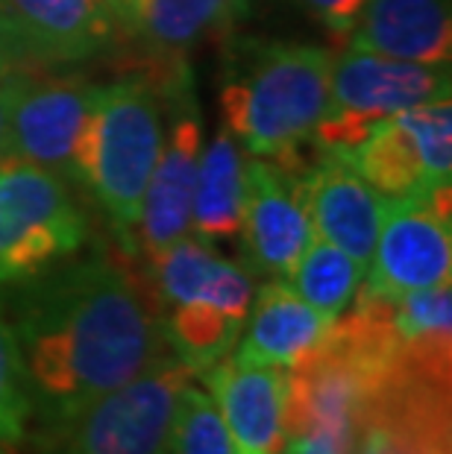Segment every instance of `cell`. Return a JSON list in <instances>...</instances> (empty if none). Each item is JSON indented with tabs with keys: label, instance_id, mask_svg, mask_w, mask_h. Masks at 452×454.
<instances>
[{
	"label": "cell",
	"instance_id": "1",
	"mask_svg": "<svg viewBox=\"0 0 452 454\" xmlns=\"http://www.w3.org/2000/svg\"><path fill=\"white\" fill-rule=\"evenodd\" d=\"M132 255L98 253L24 282L12 328L38 428L71 419L170 355L165 305Z\"/></svg>",
	"mask_w": 452,
	"mask_h": 454
},
{
	"label": "cell",
	"instance_id": "2",
	"mask_svg": "<svg viewBox=\"0 0 452 454\" xmlns=\"http://www.w3.org/2000/svg\"><path fill=\"white\" fill-rule=\"evenodd\" d=\"M335 53L317 44H253L220 89V114L250 156L288 161L329 103Z\"/></svg>",
	"mask_w": 452,
	"mask_h": 454
},
{
	"label": "cell",
	"instance_id": "3",
	"mask_svg": "<svg viewBox=\"0 0 452 454\" xmlns=\"http://www.w3.org/2000/svg\"><path fill=\"white\" fill-rule=\"evenodd\" d=\"M177 82L139 74L100 85L76 138L74 182L89 188L100 202L130 255L144 191L165 144L162 94Z\"/></svg>",
	"mask_w": 452,
	"mask_h": 454
},
{
	"label": "cell",
	"instance_id": "4",
	"mask_svg": "<svg viewBox=\"0 0 452 454\" xmlns=\"http://www.w3.org/2000/svg\"><path fill=\"white\" fill-rule=\"evenodd\" d=\"M191 379L177 355L159 357L71 419L36 428L33 454H168L177 399Z\"/></svg>",
	"mask_w": 452,
	"mask_h": 454
},
{
	"label": "cell",
	"instance_id": "5",
	"mask_svg": "<svg viewBox=\"0 0 452 454\" xmlns=\"http://www.w3.org/2000/svg\"><path fill=\"white\" fill-rule=\"evenodd\" d=\"M449 98V65H417L347 47L332 62L329 103L312 132L317 153L347 159L382 121Z\"/></svg>",
	"mask_w": 452,
	"mask_h": 454
},
{
	"label": "cell",
	"instance_id": "6",
	"mask_svg": "<svg viewBox=\"0 0 452 454\" xmlns=\"http://www.w3.org/2000/svg\"><path fill=\"white\" fill-rule=\"evenodd\" d=\"M89 235L59 173L6 156L0 161V285H24L80 253Z\"/></svg>",
	"mask_w": 452,
	"mask_h": 454
},
{
	"label": "cell",
	"instance_id": "7",
	"mask_svg": "<svg viewBox=\"0 0 452 454\" xmlns=\"http://www.w3.org/2000/svg\"><path fill=\"white\" fill-rule=\"evenodd\" d=\"M347 161L388 202L423 200L449 185L452 103L432 100L382 121Z\"/></svg>",
	"mask_w": 452,
	"mask_h": 454
},
{
	"label": "cell",
	"instance_id": "8",
	"mask_svg": "<svg viewBox=\"0 0 452 454\" xmlns=\"http://www.w3.org/2000/svg\"><path fill=\"white\" fill-rule=\"evenodd\" d=\"M452 188L423 200L388 202L377 249L359 294L397 299L426 287L449 285L452 276Z\"/></svg>",
	"mask_w": 452,
	"mask_h": 454
},
{
	"label": "cell",
	"instance_id": "9",
	"mask_svg": "<svg viewBox=\"0 0 452 454\" xmlns=\"http://www.w3.org/2000/svg\"><path fill=\"white\" fill-rule=\"evenodd\" d=\"M305 170L274 159L244 164V267L267 278H288L312 244L314 226L305 206Z\"/></svg>",
	"mask_w": 452,
	"mask_h": 454
},
{
	"label": "cell",
	"instance_id": "10",
	"mask_svg": "<svg viewBox=\"0 0 452 454\" xmlns=\"http://www.w3.org/2000/svg\"><path fill=\"white\" fill-rule=\"evenodd\" d=\"M100 85L85 76L27 80L9 114V156L74 182V150Z\"/></svg>",
	"mask_w": 452,
	"mask_h": 454
},
{
	"label": "cell",
	"instance_id": "11",
	"mask_svg": "<svg viewBox=\"0 0 452 454\" xmlns=\"http://www.w3.org/2000/svg\"><path fill=\"white\" fill-rule=\"evenodd\" d=\"M197 379L215 399L235 454H288V370L226 355Z\"/></svg>",
	"mask_w": 452,
	"mask_h": 454
},
{
	"label": "cell",
	"instance_id": "12",
	"mask_svg": "<svg viewBox=\"0 0 452 454\" xmlns=\"http://www.w3.org/2000/svg\"><path fill=\"white\" fill-rule=\"evenodd\" d=\"M200 153H203V123L188 94L186 109L177 112L170 135L162 144L159 161L144 191L136 235H132V253H141L147 264L191 231Z\"/></svg>",
	"mask_w": 452,
	"mask_h": 454
},
{
	"label": "cell",
	"instance_id": "13",
	"mask_svg": "<svg viewBox=\"0 0 452 454\" xmlns=\"http://www.w3.org/2000/svg\"><path fill=\"white\" fill-rule=\"evenodd\" d=\"M314 235L344 249L368 276L388 200L373 191L347 159L321 153L303 179Z\"/></svg>",
	"mask_w": 452,
	"mask_h": 454
},
{
	"label": "cell",
	"instance_id": "14",
	"mask_svg": "<svg viewBox=\"0 0 452 454\" xmlns=\"http://www.w3.org/2000/svg\"><path fill=\"white\" fill-rule=\"evenodd\" d=\"M335 320L305 302L285 278H267L250 302L244 332L235 343V361L291 370L326 340Z\"/></svg>",
	"mask_w": 452,
	"mask_h": 454
},
{
	"label": "cell",
	"instance_id": "15",
	"mask_svg": "<svg viewBox=\"0 0 452 454\" xmlns=\"http://www.w3.org/2000/svg\"><path fill=\"white\" fill-rule=\"evenodd\" d=\"M30 59L74 65L106 51L115 21L103 0H0Z\"/></svg>",
	"mask_w": 452,
	"mask_h": 454
},
{
	"label": "cell",
	"instance_id": "16",
	"mask_svg": "<svg viewBox=\"0 0 452 454\" xmlns=\"http://www.w3.org/2000/svg\"><path fill=\"white\" fill-rule=\"evenodd\" d=\"M150 282L162 305L209 302L247 320L253 302V273L244 264L215 253L194 235L179 238L147 264Z\"/></svg>",
	"mask_w": 452,
	"mask_h": 454
},
{
	"label": "cell",
	"instance_id": "17",
	"mask_svg": "<svg viewBox=\"0 0 452 454\" xmlns=\"http://www.w3.org/2000/svg\"><path fill=\"white\" fill-rule=\"evenodd\" d=\"M350 47L417 65H449V0H368L350 30Z\"/></svg>",
	"mask_w": 452,
	"mask_h": 454
},
{
	"label": "cell",
	"instance_id": "18",
	"mask_svg": "<svg viewBox=\"0 0 452 454\" xmlns=\"http://www.w3.org/2000/svg\"><path fill=\"white\" fill-rule=\"evenodd\" d=\"M244 217V161L238 141L220 127L209 147L200 153L194 202H191V231L194 238L229 240L242 231Z\"/></svg>",
	"mask_w": 452,
	"mask_h": 454
},
{
	"label": "cell",
	"instance_id": "19",
	"mask_svg": "<svg viewBox=\"0 0 452 454\" xmlns=\"http://www.w3.org/2000/svg\"><path fill=\"white\" fill-rule=\"evenodd\" d=\"M247 0H144L130 33H139L159 59H179L203 38L229 33Z\"/></svg>",
	"mask_w": 452,
	"mask_h": 454
},
{
	"label": "cell",
	"instance_id": "20",
	"mask_svg": "<svg viewBox=\"0 0 452 454\" xmlns=\"http://www.w3.org/2000/svg\"><path fill=\"white\" fill-rule=\"evenodd\" d=\"M285 282L291 285L314 311H321L323 317H329V320H338L353 305L355 294H359V287L364 282V270L355 264L344 249L329 244V240L321 235H314Z\"/></svg>",
	"mask_w": 452,
	"mask_h": 454
},
{
	"label": "cell",
	"instance_id": "21",
	"mask_svg": "<svg viewBox=\"0 0 452 454\" xmlns=\"http://www.w3.org/2000/svg\"><path fill=\"white\" fill-rule=\"evenodd\" d=\"M33 428V399L27 387L24 357L18 349V337L0 302V451L15 454L30 440Z\"/></svg>",
	"mask_w": 452,
	"mask_h": 454
},
{
	"label": "cell",
	"instance_id": "22",
	"mask_svg": "<svg viewBox=\"0 0 452 454\" xmlns=\"http://www.w3.org/2000/svg\"><path fill=\"white\" fill-rule=\"evenodd\" d=\"M168 454H235L215 399L194 379L182 387L177 399Z\"/></svg>",
	"mask_w": 452,
	"mask_h": 454
},
{
	"label": "cell",
	"instance_id": "23",
	"mask_svg": "<svg viewBox=\"0 0 452 454\" xmlns=\"http://www.w3.org/2000/svg\"><path fill=\"white\" fill-rule=\"evenodd\" d=\"M368 0H303V6L323 24L332 35H350Z\"/></svg>",
	"mask_w": 452,
	"mask_h": 454
},
{
	"label": "cell",
	"instance_id": "24",
	"mask_svg": "<svg viewBox=\"0 0 452 454\" xmlns=\"http://www.w3.org/2000/svg\"><path fill=\"white\" fill-rule=\"evenodd\" d=\"M24 62H30V56L24 51L21 35H18L15 24L9 21V15L0 9V76L21 71Z\"/></svg>",
	"mask_w": 452,
	"mask_h": 454
},
{
	"label": "cell",
	"instance_id": "25",
	"mask_svg": "<svg viewBox=\"0 0 452 454\" xmlns=\"http://www.w3.org/2000/svg\"><path fill=\"white\" fill-rule=\"evenodd\" d=\"M27 80V71H12L0 76V161L9 156V114H12V103L21 91Z\"/></svg>",
	"mask_w": 452,
	"mask_h": 454
},
{
	"label": "cell",
	"instance_id": "26",
	"mask_svg": "<svg viewBox=\"0 0 452 454\" xmlns=\"http://www.w3.org/2000/svg\"><path fill=\"white\" fill-rule=\"evenodd\" d=\"M103 4H106V9H109L112 21H118V24H123L130 30V24L136 21V15H139L144 0H103Z\"/></svg>",
	"mask_w": 452,
	"mask_h": 454
},
{
	"label": "cell",
	"instance_id": "27",
	"mask_svg": "<svg viewBox=\"0 0 452 454\" xmlns=\"http://www.w3.org/2000/svg\"><path fill=\"white\" fill-rule=\"evenodd\" d=\"M0 454H4V451H0Z\"/></svg>",
	"mask_w": 452,
	"mask_h": 454
}]
</instances>
